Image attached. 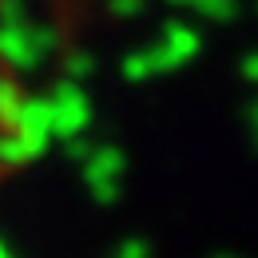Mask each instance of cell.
Returning <instances> with one entry per match:
<instances>
[{
  "instance_id": "obj_1",
  "label": "cell",
  "mask_w": 258,
  "mask_h": 258,
  "mask_svg": "<svg viewBox=\"0 0 258 258\" xmlns=\"http://www.w3.org/2000/svg\"><path fill=\"white\" fill-rule=\"evenodd\" d=\"M32 147V123H28V99L20 80L12 76V68L0 52V187L8 183V175L24 163Z\"/></svg>"
}]
</instances>
